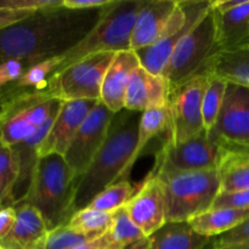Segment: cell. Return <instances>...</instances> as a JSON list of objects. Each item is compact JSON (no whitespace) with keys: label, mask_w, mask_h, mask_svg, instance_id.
Here are the masks:
<instances>
[{"label":"cell","mask_w":249,"mask_h":249,"mask_svg":"<svg viewBox=\"0 0 249 249\" xmlns=\"http://www.w3.org/2000/svg\"><path fill=\"white\" fill-rule=\"evenodd\" d=\"M105 9L71 10L62 2L33 12L0 31V62L21 61L28 70L41 61L62 56L94 28Z\"/></svg>","instance_id":"cell-1"},{"label":"cell","mask_w":249,"mask_h":249,"mask_svg":"<svg viewBox=\"0 0 249 249\" xmlns=\"http://www.w3.org/2000/svg\"><path fill=\"white\" fill-rule=\"evenodd\" d=\"M140 112L123 111L113 114L108 134L87 172L78 178L73 214L87 208L106 187L126 178L138 142Z\"/></svg>","instance_id":"cell-2"},{"label":"cell","mask_w":249,"mask_h":249,"mask_svg":"<svg viewBox=\"0 0 249 249\" xmlns=\"http://www.w3.org/2000/svg\"><path fill=\"white\" fill-rule=\"evenodd\" d=\"M78 177L65 157L48 155L39 158L23 201L41 214L49 231L66 225L73 215Z\"/></svg>","instance_id":"cell-3"},{"label":"cell","mask_w":249,"mask_h":249,"mask_svg":"<svg viewBox=\"0 0 249 249\" xmlns=\"http://www.w3.org/2000/svg\"><path fill=\"white\" fill-rule=\"evenodd\" d=\"M167 204V221H190L211 211L220 194L219 169L196 172H158Z\"/></svg>","instance_id":"cell-4"},{"label":"cell","mask_w":249,"mask_h":249,"mask_svg":"<svg viewBox=\"0 0 249 249\" xmlns=\"http://www.w3.org/2000/svg\"><path fill=\"white\" fill-rule=\"evenodd\" d=\"M146 0H114L83 40L61 56L57 71L92 53L130 50V38Z\"/></svg>","instance_id":"cell-5"},{"label":"cell","mask_w":249,"mask_h":249,"mask_svg":"<svg viewBox=\"0 0 249 249\" xmlns=\"http://www.w3.org/2000/svg\"><path fill=\"white\" fill-rule=\"evenodd\" d=\"M116 53L107 51L80 58L53 73L44 91L61 101H100L105 74Z\"/></svg>","instance_id":"cell-6"},{"label":"cell","mask_w":249,"mask_h":249,"mask_svg":"<svg viewBox=\"0 0 249 249\" xmlns=\"http://www.w3.org/2000/svg\"><path fill=\"white\" fill-rule=\"evenodd\" d=\"M215 53H218L215 21L211 6L178 44L163 75L168 79L170 88L178 87L201 73Z\"/></svg>","instance_id":"cell-7"},{"label":"cell","mask_w":249,"mask_h":249,"mask_svg":"<svg viewBox=\"0 0 249 249\" xmlns=\"http://www.w3.org/2000/svg\"><path fill=\"white\" fill-rule=\"evenodd\" d=\"M209 9L211 0H180L160 39L148 48L135 51L141 67L153 74H163L178 44Z\"/></svg>","instance_id":"cell-8"},{"label":"cell","mask_w":249,"mask_h":249,"mask_svg":"<svg viewBox=\"0 0 249 249\" xmlns=\"http://www.w3.org/2000/svg\"><path fill=\"white\" fill-rule=\"evenodd\" d=\"M226 152L228 147L206 130L178 145L168 139L158 153L153 170L196 172L219 169Z\"/></svg>","instance_id":"cell-9"},{"label":"cell","mask_w":249,"mask_h":249,"mask_svg":"<svg viewBox=\"0 0 249 249\" xmlns=\"http://www.w3.org/2000/svg\"><path fill=\"white\" fill-rule=\"evenodd\" d=\"M208 74L198 73L187 82L170 88V135L174 145L192 139L204 131L202 101Z\"/></svg>","instance_id":"cell-10"},{"label":"cell","mask_w":249,"mask_h":249,"mask_svg":"<svg viewBox=\"0 0 249 249\" xmlns=\"http://www.w3.org/2000/svg\"><path fill=\"white\" fill-rule=\"evenodd\" d=\"M209 134L226 147L249 150V87L228 82L218 121Z\"/></svg>","instance_id":"cell-11"},{"label":"cell","mask_w":249,"mask_h":249,"mask_svg":"<svg viewBox=\"0 0 249 249\" xmlns=\"http://www.w3.org/2000/svg\"><path fill=\"white\" fill-rule=\"evenodd\" d=\"M113 114L99 101L71 141L63 157L78 178L87 172L104 145Z\"/></svg>","instance_id":"cell-12"},{"label":"cell","mask_w":249,"mask_h":249,"mask_svg":"<svg viewBox=\"0 0 249 249\" xmlns=\"http://www.w3.org/2000/svg\"><path fill=\"white\" fill-rule=\"evenodd\" d=\"M124 209L130 220L151 237L167 223L165 195L160 179L150 174L138 194L125 204Z\"/></svg>","instance_id":"cell-13"},{"label":"cell","mask_w":249,"mask_h":249,"mask_svg":"<svg viewBox=\"0 0 249 249\" xmlns=\"http://www.w3.org/2000/svg\"><path fill=\"white\" fill-rule=\"evenodd\" d=\"M97 102L99 101L91 100L63 101L57 117L39 147V157L53 153L65 156L78 129L84 123Z\"/></svg>","instance_id":"cell-14"},{"label":"cell","mask_w":249,"mask_h":249,"mask_svg":"<svg viewBox=\"0 0 249 249\" xmlns=\"http://www.w3.org/2000/svg\"><path fill=\"white\" fill-rule=\"evenodd\" d=\"M170 84L163 74H153L143 67L134 72L125 97V109L148 111L169 105Z\"/></svg>","instance_id":"cell-15"},{"label":"cell","mask_w":249,"mask_h":249,"mask_svg":"<svg viewBox=\"0 0 249 249\" xmlns=\"http://www.w3.org/2000/svg\"><path fill=\"white\" fill-rule=\"evenodd\" d=\"M135 51H118L112 60L101 88L100 101L113 113L125 108V97L134 72L140 67Z\"/></svg>","instance_id":"cell-16"},{"label":"cell","mask_w":249,"mask_h":249,"mask_svg":"<svg viewBox=\"0 0 249 249\" xmlns=\"http://www.w3.org/2000/svg\"><path fill=\"white\" fill-rule=\"evenodd\" d=\"M178 4V0H146L134 24L130 50H142L156 43L169 23Z\"/></svg>","instance_id":"cell-17"},{"label":"cell","mask_w":249,"mask_h":249,"mask_svg":"<svg viewBox=\"0 0 249 249\" xmlns=\"http://www.w3.org/2000/svg\"><path fill=\"white\" fill-rule=\"evenodd\" d=\"M16 223L0 249H45L49 229L41 214L26 202L15 204Z\"/></svg>","instance_id":"cell-18"},{"label":"cell","mask_w":249,"mask_h":249,"mask_svg":"<svg viewBox=\"0 0 249 249\" xmlns=\"http://www.w3.org/2000/svg\"><path fill=\"white\" fill-rule=\"evenodd\" d=\"M213 14L218 51L238 48L249 40V0H240L236 6L223 11L213 10Z\"/></svg>","instance_id":"cell-19"},{"label":"cell","mask_w":249,"mask_h":249,"mask_svg":"<svg viewBox=\"0 0 249 249\" xmlns=\"http://www.w3.org/2000/svg\"><path fill=\"white\" fill-rule=\"evenodd\" d=\"M90 243L99 249H151L150 237L130 220L124 207L113 212L108 230Z\"/></svg>","instance_id":"cell-20"},{"label":"cell","mask_w":249,"mask_h":249,"mask_svg":"<svg viewBox=\"0 0 249 249\" xmlns=\"http://www.w3.org/2000/svg\"><path fill=\"white\" fill-rule=\"evenodd\" d=\"M202 72L249 87V44L218 51L209 58Z\"/></svg>","instance_id":"cell-21"},{"label":"cell","mask_w":249,"mask_h":249,"mask_svg":"<svg viewBox=\"0 0 249 249\" xmlns=\"http://www.w3.org/2000/svg\"><path fill=\"white\" fill-rule=\"evenodd\" d=\"M213 238L194 230L189 221H167L150 237L151 249H207Z\"/></svg>","instance_id":"cell-22"},{"label":"cell","mask_w":249,"mask_h":249,"mask_svg":"<svg viewBox=\"0 0 249 249\" xmlns=\"http://www.w3.org/2000/svg\"><path fill=\"white\" fill-rule=\"evenodd\" d=\"M248 218L249 208L211 209L206 213L192 218L189 223L194 230L201 235L209 238H215L235 229Z\"/></svg>","instance_id":"cell-23"},{"label":"cell","mask_w":249,"mask_h":249,"mask_svg":"<svg viewBox=\"0 0 249 249\" xmlns=\"http://www.w3.org/2000/svg\"><path fill=\"white\" fill-rule=\"evenodd\" d=\"M220 192L249 190V150L229 148L219 167Z\"/></svg>","instance_id":"cell-24"},{"label":"cell","mask_w":249,"mask_h":249,"mask_svg":"<svg viewBox=\"0 0 249 249\" xmlns=\"http://www.w3.org/2000/svg\"><path fill=\"white\" fill-rule=\"evenodd\" d=\"M170 131V108L169 105L165 107H160V108H152L148 111L142 112L141 114L140 125H139L138 134V142H136L135 152H134L133 160H131L130 165L128 168L126 178L129 179L130 173L133 170L134 165L138 162L139 158L141 157L142 152L145 151L146 146L150 143L152 139L164 131Z\"/></svg>","instance_id":"cell-25"},{"label":"cell","mask_w":249,"mask_h":249,"mask_svg":"<svg viewBox=\"0 0 249 249\" xmlns=\"http://www.w3.org/2000/svg\"><path fill=\"white\" fill-rule=\"evenodd\" d=\"M61 63V56L48 58L45 61L31 66L17 82L5 87L9 91H44L48 87L49 79Z\"/></svg>","instance_id":"cell-26"},{"label":"cell","mask_w":249,"mask_h":249,"mask_svg":"<svg viewBox=\"0 0 249 249\" xmlns=\"http://www.w3.org/2000/svg\"><path fill=\"white\" fill-rule=\"evenodd\" d=\"M19 177V163L14 147L0 141V208L12 206V194Z\"/></svg>","instance_id":"cell-27"},{"label":"cell","mask_w":249,"mask_h":249,"mask_svg":"<svg viewBox=\"0 0 249 249\" xmlns=\"http://www.w3.org/2000/svg\"><path fill=\"white\" fill-rule=\"evenodd\" d=\"M140 187H136L129 180H121L100 192L88 207L96 211L113 213L125 207V204L138 194Z\"/></svg>","instance_id":"cell-28"},{"label":"cell","mask_w":249,"mask_h":249,"mask_svg":"<svg viewBox=\"0 0 249 249\" xmlns=\"http://www.w3.org/2000/svg\"><path fill=\"white\" fill-rule=\"evenodd\" d=\"M208 74V73H207ZM228 82L215 75L208 74L206 90H204L203 101H202V116H203L204 130L211 133L212 129L218 121L219 113L225 96Z\"/></svg>","instance_id":"cell-29"},{"label":"cell","mask_w":249,"mask_h":249,"mask_svg":"<svg viewBox=\"0 0 249 249\" xmlns=\"http://www.w3.org/2000/svg\"><path fill=\"white\" fill-rule=\"evenodd\" d=\"M112 220H113V213L96 211L87 207L75 212L67 224L74 230L96 240L108 230L109 226L112 225Z\"/></svg>","instance_id":"cell-30"},{"label":"cell","mask_w":249,"mask_h":249,"mask_svg":"<svg viewBox=\"0 0 249 249\" xmlns=\"http://www.w3.org/2000/svg\"><path fill=\"white\" fill-rule=\"evenodd\" d=\"M95 238L71 228L68 224L49 231L45 249H75L92 242Z\"/></svg>","instance_id":"cell-31"},{"label":"cell","mask_w":249,"mask_h":249,"mask_svg":"<svg viewBox=\"0 0 249 249\" xmlns=\"http://www.w3.org/2000/svg\"><path fill=\"white\" fill-rule=\"evenodd\" d=\"M242 245H249V218L232 230L213 238L212 248L223 249Z\"/></svg>","instance_id":"cell-32"},{"label":"cell","mask_w":249,"mask_h":249,"mask_svg":"<svg viewBox=\"0 0 249 249\" xmlns=\"http://www.w3.org/2000/svg\"><path fill=\"white\" fill-rule=\"evenodd\" d=\"M63 0H0V9L36 12L62 5Z\"/></svg>","instance_id":"cell-33"},{"label":"cell","mask_w":249,"mask_h":249,"mask_svg":"<svg viewBox=\"0 0 249 249\" xmlns=\"http://www.w3.org/2000/svg\"><path fill=\"white\" fill-rule=\"evenodd\" d=\"M249 208V190L233 192H220L214 201L212 209Z\"/></svg>","instance_id":"cell-34"},{"label":"cell","mask_w":249,"mask_h":249,"mask_svg":"<svg viewBox=\"0 0 249 249\" xmlns=\"http://www.w3.org/2000/svg\"><path fill=\"white\" fill-rule=\"evenodd\" d=\"M26 71V65L21 61L10 60L0 62V89L17 82Z\"/></svg>","instance_id":"cell-35"},{"label":"cell","mask_w":249,"mask_h":249,"mask_svg":"<svg viewBox=\"0 0 249 249\" xmlns=\"http://www.w3.org/2000/svg\"><path fill=\"white\" fill-rule=\"evenodd\" d=\"M16 223V208L15 207H4L0 209V243L11 232Z\"/></svg>","instance_id":"cell-36"},{"label":"cell","mask_w":249,"mask_h":249,"mask_svg":"<svg viewBox=\"0 0 249 249\" xmlns=\"http://www.w3.org/2000/svg\"><path fill=\"white\" fill-rule=\"evenodd\" d=\"M113 1L114 0H63V6L71 10L104 9Z\"/></svg>","instance_id":"cell-37"},{"label":"cell","mask_w":249,"mask_h":249,"mask_svg":"<svg viewBox=\"0 0 249 249\" xmlns=\"http://www.w3.org/2000/svg\"><path fill=\"white\" fill-rule=\"evenodd\" d=\"M32 14H33V12L11 11V10L0 9V31L12 26V24L23 21L24 18L31 16Z\"/></svg>","instance_id":"cell-38"},{"label":"cell","mask_w":249,"mask_h":249,"mask_svg":"<svg viewBox=\"0 0 249 249\" xmlns=\"http://www.w3.org/2000/svg\"><path fill=\"white\" fill-rule=\"evenodd\" d=\"M211 249L212 246H211ZM223 249H249V245H242V246H235V247H229V248H223Z\"/></svg>","instance_id":"cell-39"},{"label":"cell","mask_w":249,"mask_h":249,"mask_svg":"<svg viewBox=\"0 0 249 249\" xmlns=\"http://www.w3.org/2000/svg\"><path fill=\"white\" fill-rule=\"evenodd\" d=\"M75 249H99V248L94 247V246H92L91 243H88V245H84V246H82V247H78V248H75Z\"/></svg>","instance_id":"cell-40"},{"label":"cell","mask_w":249,"mask_h":249,"mask_svg":"<svg viewBox=\"0 0 249 249\" xmlns=\"http://www.w3.org/2000/svg\"><path fill=\"white\" fill-rule=\"evenodd\" d=\"M246 44H249V40H248V41H247V43H246Z\"/></svg>","instance_id":"cell-41"},{"label":"cell","mask_w":249,"mask_h":249,"mask_svg":"<svg viewBox=\"0 0 249 249\" xmlns=\"http://www.w3.org/2000/svg\"><path fill=\"white\" fill-rule=\"evenodd\" d=\"M0 209H1V208H0Z\"/></svg>","instance_id":"cell-42"}]
</instances>
